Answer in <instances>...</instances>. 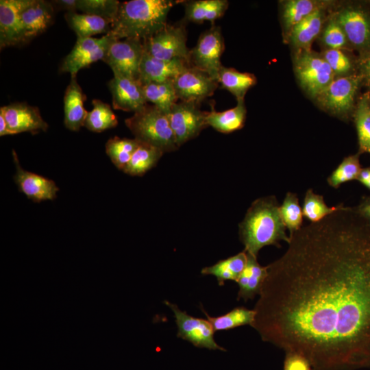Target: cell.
<instances>
[{"label": "cell", "mask_w": 370, "mask_h": 370, "mask_svg": "<svg viewBox=\"0 0 370 370\" xmlns=\"http://www.w3.org/2000/svg\"><path fill=\"white\" fill-rule=\"evenodd\" d=\"M267 267L251 325L312 370L370 368V227L343 206L295 232Z\"/></svg>", "instance_id": "6da1fadb"}, {"label": "cell", "mask_w": 370, "mask_h": 370, "mask_svg": "<svg viewBox=\"0 0 370 370\" xmlns=\"http://www.w3.org/2000/svg\"><path fill=\"white\" fill-rule=\"evenodd\" d=\"M239 236L247 254L258 258L265 246L280 247V243L290 241L282 219L280 206L274 196L255 200L239 224Z\"/></svg>", "instance_id": "7a4b0ae2"}, {"label": "cell", "mask_w": 370, "mask_h": 370, "mask_svg": "<svg viewBox=\"0 0 370 370\" xmlns=\"http://www.w3.org/2000/svg\"><path fill=\"white\" fill-rule=\"evenodd\" d=\"M180 2L174 0H131L121 2L108 34L118 40L147 39L167 24L170 10Z\"/></svg>", "instance_id": "3957f363"}, {"label": "cell", "mask_w": 370, "mask_h": 370, "mask_svg": "<svg viewBox=\"0 0 370 370\" xmlns=\"http://www.w3.org/2000/svg\"><path fill=\"white\" fill-rule=\"evenodd\" d=\"M135 138L161 149L164 153L178 148L169 116L153 105H145L125 119Z\"/></svg>", "instance_id": "277c9868"}, {"label": "cell", "mask_w": 370, "mask_h": 370, "mask_svg": "<svg viewBox=\"0 0 370 370\" xmlns=\"http://www.w3.org/2000/svg\"><path fill=\"white\" fill-rule=\"evenodd\" d=\"M294 69L303 88L316 98L334 79L335 75L321 55L310 50L297 49Z\"/></svg>", "instance_id": "5b68a950"}, {"label": "cell", "mask_w": 370, "mask_h": 370, "mask_svg": "<svg viewBox=\"0 0 370 370\" xmlns=\"http://www.w3.org/2000/svg\"><path fill=\"white\" fill-rule=\"evenodd\" d=\"M224 48L220 27L212 25L200 35L196 45L189 51L188 64L217 81L218 73L223 66L221 57Z\"/></svg>", "instance_id": "8992f818"}, {"label": "cell", "mask_w": 370, "mask_h": 370, "mask_svg": "<svg viewBox=\"0 0 370 370\" xmlns=\"http://www.w3.org/2000/svg\"><path fill=\"white\" fill-rule=\"evenodd\" d=\"M144 53L143 40L113 38L103 61L119 75L139 82V70Z\"/></svg>", "instance_id": "52a82bcc"}, {"label": "cell", "mask_w": 370, "mask_h": 370, "mask_svg": "<svg viewBox=\"0 0 370 370\" xmlns=\"http://www.w3.org/2000/svg\"><path fill=\"white\" fill-rule=\"evenodd\" d=\"M186 38L183 24H166L152 36L143 40L144 51L160 60L183 59L187 61L190 49L186 46Z\"/></svg>", "instance_id": "ba28073f"}, {"label": "cell", "mask_w": 370, "mask_h": 370, "mask_svg": "<svg viewBox=\"0 0 370 370\" xmlns=\"http://www.w3.org/2000/svg\"><path fill=\"white\" fill-rule=\"evenodd\" d=\"M166 304L173 312L177 327V336L192 343L199 348L211 350L226 351L214 341V331L207 319L193 317L180 310L175 304L164 300Z\"/></svg>", "instance_id": "9c48e42d"}, {"label": "cell", "mask_w": 370, "mask_h": 370, "mask_svg": "<svg viewBox=\"0 0 370 370\" xmlns=\"http://www.w3.org/2000/svg\"><path fill=\"white\" fill-rule=\"evenodd\" d=\"M362 80L361 75L334 78L316 99L319 104L330 113L345 116L352 109L354 97Z\"/></svg>", "instance_id": "30bf717a"}, {"label": "cell", "mask_w": 370, "mask_h": 370, "mask_svg": "<svg viewBox=\"0 0 370 370\" xmlns=\"http://www.w3.org/2000/svg\"><path fill=\"white\" fill-rule=\"evenodd\" d=\"M200 103L180 101L175 103L168 114L176 143L181 146L194 138L206 127L208 112L201 110Z\"/></svg>", "instance_id": "8fae6325"}, {"label": "cell", "mask_w": 370, "mask_h": 370, "mask_svg": "<svg viewBox=\"0 0 370 370\" xmlns=\"http://www.w3.org/2000/svg\"><path fill=\"white\" fill-rule=\"evenodd\" d=\"M113 38L109 34L101 38H77L72 50L64 58L60 71L74 76L79 70L103 60Z\"/></svg>", "instance_id": "7c38bea8"}, {"label": "cell", "mask_w": 370, "mask_h": 370, "mask_svg": "<svg viewBox=\"0 0 370 370\" xmlns=\"http://www.w3.org/2000/svg\"><path fill=\"white\" fill-rule=\"evenodd\" d=\"M218 82L206 73L189 66L173 79L176 95L181 101L200 103L212 96Z\"/></svg>", "instance_id": "4fadbf2b"}, {"label": "cell", "mask_w": 370, "mask_h": 370, "mask_svg": "<svg viewBox=\"0 0 370 370\" xmlns=\"http://www.w3.org/2000/svg\"><path fill=\"white\" fill-rule=\"evenodd\" d=\"M32 0L0 1V48L25 43L21 13Z\"/></svg>", "instance_id": "5bb4252c"}, {"label": "cell", "mask_w": 370, "mask_h": 370, "mask_svg": "<svg viewBox=\"0 0 370 370\" xmlns=\"http://www.w3.org/2000/svg\"><path fill=\"white\" fill-rule=\"evenodd\" d=\"M13 135L22 132L33 134L45 132L48 124L43 120L37 107L25 102H16L0 108Z\"/></svg>", "instance_id": "9a60e30c"}, {"label": "cell", "mask_w": 370, "mask_h": 370, "mask_svg": "<svg viewBox=\"0 0 370 370\" xmlns=\"http://www.w3.org/2000/svg\"><path fill=\"white\" fill-rule=\"evenodd\" d=\"M334 16L349 44L358 49L370 51V16L367 12L347 8Z\"/></svg>", "instance_id": "2e32d148"}, {"label": "cell", "mask_w": 370, "mask_h": 370, "mask_svg": "<svg viewBox=\"0 0 370 370\" xmlns=\"http://www.w3.org/2000/svg\"><path fill=\"white\" fill-rule=\"evenodd\" d=\"M108 86L112 95V106L115 110L134 113L147 104L143 85L138 81L114 75Z\"/></svg>", "instance_id": "e0dca14e"}, {"label": "cell", "mask_w": 370, "mask_h": 370, "mask_svg": "<svg viewBox=\"0 0 370 370\" xmlns=\"http://www.w3.org/2000/svg\"><path fill=\"white\" fill-rule=\"evenodd\" d=\"M12 155L16 169L14 180L19 190L34 202L53 200L59 190L56 183L42 175L24 170L20 165L14 150Z\"/></svg>", "instance_id": "ac0fdd59"}, {"label": "cell", "mask_w": 370, "mask_h": 370, "mask_svg": "<svg viewBox=\"0 0 370 370\" xmlns=\"http://www.w3.org/2000/svg\"><path fill=\"white\" fill-rule=\"evenodd\" d=\"M188 67L186 60H160L144 51L140 65L139 82L143 85L150 82L173 80Z\"/></svg>", "instance_id": "d6986e66"}, {"label": "cell", "mask_w": 370, "mask_h": 370, "mask_svg": "<svg viewBox=\"0 0 370 370\" xmlns=\"http://www.w3.org/2000/svg\"><path fill=\"white\" fill-rule=\"evenodd\" d=\"M55 8L51 1L32 0L21 13L26 42L44 33L52 24Z\"/></svg>", "instance_id": "ffe728a7"}, {"label": "cell", "mask_w": 370, "mask_h": 370, "mask_svg": "<svg viewBox=\"0 0 370 370\" xmlns=\"http://www.w3.org/2000/svg\"><path fill=\"white\" fill-rule=\"evenodd\" d=\"M86 95L78 84L76 75L71 76L64 96V123L71 131H78L84 125L88 112L84 107Z\"/></svg>", "instance_id": "44dd1931"}, {"label": "cell", "mask_w": 370, "mask_h": 370, "mask_svg": "<svg viewBox=\"0 0 370 370\" xmlns=\"http://www.w3.org/2000/svg\"><path fill=\"white\" fill-rule=\"evenodd\" d=\"M247 254L246 267L237 280L238 285V299L245 301L259 295L267 275V267L261 266L257 258Z\"/></svg>", "instance_id": "7402d4cb"}, {"label": "cell", "mask_w": 370, "mask_h": 370, "mask_svg": "<svg viewBox=\"0 0 370 370\" xmlns=\"http://www.w3.org/2000/svg\"><path fill=\"white\" fill-rule=\"evenodd\" d=\"M213 107L211 106V110L207 114L206 123L208 126L226 134L238 130L244 126L247 114L244 99L237 100L235 107L223 112H217Z\"/></svg>", "instance_id": "603a6c76"}, {"label": "cell", "mask_w": 370, "mask_h": 370, "mask_svg": "<svg viewBox=\"0 0 370 370\" xmlns=\"http://www.w3.org/2000/svg\"><path fill=\"white\" fill-rule=\"evenodd\" d=\"M184 3V21L197 23L208 21L212 25L224 15L229 5L226 0H195Z\"/></svg>", "instance_id": "cb8c5ba5"}, {"label": "cell", "mask_w": 370, "mask_h": 370, "mask_svg": "<svg viewBox=\"0 0 370 370\" xmlns=\"http://www.w3.org/2000/svg\"><path fill=\"white\" fill-rule=\"evenodd\" d=\"M323 21V10H319L297 24L289 32L290 42L297 49L310 50L319 35Z\"/></svg>", "instance_id": "d4e9b609"}, {"label": "cell", "mask_w": 370, "mask_h": 370, "mask_svg": "<svg viewBox=\"0 0 370 370\" xmlns=\"http://www.w3.org/2000/svg\"><path fill=\"white\" fill-rule=\"evenodd\" d=\"M64 18L68 25L77 38H91L99 34H108L112 21L95 15L84 13L66 12Z\"/></svg>", "instance_id": "484cf974"}, {"label": "cell", "mask_w": 370, "mask_h": 370, "mask_svg": "<svg viewBox=\"0 0 370 370\" xmlns=\"http://www.w3.org/2000/svg\"><path fill=\"white\" fill-rule=\"evenodd\" d=\"M329 1L314 0H289L284 3L282 20L285 30L291 29L307 16L319 10H324Z\"/></svg>", "instance_id": "4316f807"}, {"label": "cell", "mask_w": 370, "mask_h": 370, "mask_svg": "<svg viewBox=\"0 0 370 370\" xmlns=\"http://www.w3.org/2000/svg\"><path fill=\"white\" fill-rule=\"evenodd\" d=\"M247 262V252L243 251L226 259L219 260L212 266L203 268L201 273L203 275L214 276L219 285L223 286L227 280L237 282L246 267Z\"/></svg>", "instance_id": "83f0119b"}, {"label": "cell", "mask_w": 370, "mask_h": 370, "mask_svg": "<svg viewBox=\"0 0 370 370\" xmlns=\"http://www.w3.org/2000/svg\"><path fill=\"white\" fill-rule=\"evenodd\" d=\"M217 82L238 100L244 99L246 92L256 84L257 79L252 73H242L234 68L222 66L218 73Z\"/></svg>", "instance_id": "f1b7e54d"}, {"label": "cell", "mask_w": 370, "mask_h": 370, "mask_svg": "<svg viewBox=\"0 0 370 370\" xmlns=\"http://www.w3.org/2000/svg\"><path fill=\"white\" fill-rule=\"evenodd\" d=\"M163 153L161 149L140 142L123 171L132 176H141L156 166Z\"/></svg>", "instance_id": "f546056e"}, {"label": "cell", "mask_w": 370, "mask_h": 370, "mask_svg": "<svg viewBox=\"0 0 370 370\" xmlns=\"http://www.w3.org/2000/svg\"><path fill=\"white\" fill-rule=\"evenodd\" d=\"M147 102H151L161 111L169 114L172 106L177 102L173 80L150 82L143 85Z\"/></svg>", "instance_id": "4dcf8cb0"}, {"label": "cell", "mask_w": 370, "mask_h": 370, "mask_svg": "<svg viewBox=\"0 0 370 370\" xmlns=\"http://www.w3.org/2000/svg\"><path fill=\"white\" fill-rule=\"evenodd\" d=\"M201 308L214 332L230 330L245 325H251L256 314L254 309L238 306L223 315L211 317L203 307Z\"/></svg>", "instance_id": "1f68e13d"}, {"label": "cell", "mask_w": 370, "mask_h": 370, "mask_svg": "<svg viewBox=\"0 0 370 370\" xmlns=\"http://www.w3.org/2000/svg\"><path fill=\"white\" fill-rule=\"evenodd\" d=\"M93 108L88 112L84 127L94 132H102L115 127L118 120L110 106L99 99L92 101Z\"/></svg>", "instance_id": "d6a6232c"}, {"label": "cell", "mask_w": 370, "mask_h": 370, "mask_svg": "<svg viewBox=\"0 0 370 370\" xmlns=\"http://www.w3.org/2000/svg\"><path fill=\"white\" fill-rule=\"evenodd\" d=\"M140 143V141L136 138H121L114 136L107 141L106 152L115 166L123 171Z\"/></svg>", "instance_id": "836d02e7"}, {"label": "cell", "mask_w": 370, "mask_h": 370, "mask_svg": "<svg viewBox=\"0 0 370 370\" xmlns=\"http://www.w3.org/2000/svg\"><path fill=\"white\" fill-rule=\"evenodd\" d=\"M360 152L370 153V93L366 92L360 99L354 112Z\"/></svg>", "instance_id": "e575fe53"}, {"label": "cell", "mask_w": 370, "mask_h": 370, "mask_svg": "<svg viewBox=\"0 0 370 370\" xmlns=\"http://www.w3.org/2000/svg\"><path fill=\"white\" fill-rule=\"evenodd\" d=\"M343 206H328L322 195L315 193L312 189H308L304 198L302 211L304 217L311 223H317L338 211Z\"/></svg>", "instance_id": "d590c367"}, {"label": "cell", "mask_w": 370, "mask_h": 370, "mask_svg": "<svg viewBox=\"0 0 370 370\" xmlns=\"http://www.w3.org/2000/svg\"><path fill=\"white\" fill-rule=\"evenodd\" d=\"M280 212L286 230L289 232V237L302 227L303 211L297 194L288 192L282 204L280 206Z\"/></svg>", "instance_id": "8d00e7d4"}, {"label": "cell", "mask_w": 370, "mask_h": 370, "mask_svg": "<svg viewBox=\"0 0 370 370\" xmlns=\"http://www.w3.org/2000/svg\"><path fill=\"white\" fill-rule=\"evenodd\" d=\"M362 168L359 161V154L345 158L328 178V184L338 188L342 184L357 180Z\"/></svg>", "instance_id": "74e56055"}, {"label": "cell", "mask_w": 370, "mask_h": 370, "mask_svg": "<svg viewBox=\"0 0 370 370\" xmlns=\"http://www.w3.org/2000/svg\"><path fill=\"white\" fill-rule=\"evenodd\" d=\"M120 3L116 0H77V10L114 21Z\"/></svg>", "instance_id": "f35d334b"}, {"label": "cell", "mask_w": 370, "mask_h": 370, "mask_svg": "<svg viewBox=\"0 0 370 370\" xmlns=\"http://www.w3.org/2000/svg\"><path fill=\"white\" fill-rule=\"evenodd\" d=\"M321 40L328 49L343 50L347 48V37L335 16L325 27Z\"/></svg>", "instance_id": "ab89813d"}, {"label": "cell", "mask_w": 370, "mask_h": 370, "mask_svg": "<svg viewBox=\"0 0 370 370\" xmlns=\"http://www.w3.org/2000/svg\"><path fill=\"white\" fill-rule=\"evenodd\" d=\"M321 56L328 62L335 75L343 76L352 69L349 59L342 50L327 49Z\"/></svg>", "instance_id": "60d3db41"}, {"label": "cell", "mask_w": 370, "mask_h": 370, "mask_svg": "<svg viewBox=\"0 0 370 370\" xmlns=\"http://www.w3.org/2000/svg\"><path fill=\"white\" fill-rule=\"evenodd\" d=\"M283 370H312L308 360L295 352H285Z\"/></svg>", "instance_id": "b9f144b4"}, {"label": "cell", "mask_w": 370, "mask_h": 370, "mask_svg": "<svg viewBox=\"0 0 370 370\" xmlns=\"http://www.w3.org/2000/svg\"><path fill=\"white\" fill-rule=\"evenodd\" d=\"M354 210L370 227V197L363 199Z\"/></svg>", "instance_id": "7bdbcfd3"}, {"label": "cell", "mask_w": 370, "mask_h": 370, "mask_svg": "<svg viewBox=\"0 0 370 370\" xmlns=\"http://www.w3.org/2000/svg\"><path fill=\"white\" fill-rule=\"evenodd\" d=\"M55 9L66 10V12H76L77 0H55L51 1Z\"/></svg>", "instance_id": "ee69618b"}, {"label": "cell", "mask_w": 370, "mask_h": 370, "mask_svg": "<svg viewBox=\"0 0 370 370\" xmlns=\"http://www.w3.org/2000/svg\"><path fill=\"white\" fill-rule=\"evenodd\" d=\"M361 66V76L367 84L370 86V51L367 55L363 58L360 63Z\"/></svg>", "instance_id": "f6af8a7d"}, {"label": "cell", "mask_w": 370, "mask_h": 370, "mask_svg": "<svg viewBox=\"0 0 370 370\" xmlns=\"http://www.w3.org/2000/svg\"><path fill=\"white\" fill-rule=\"evenodd\" d=\"M357 180L370 190V167L362 168Z\"/></svg>", "instance_id": "bcb514c9"}, {"label": "cell", "mask_w": 370, "mask_h": 370, "mask_svg": "<svg viewBox=\"0 0 370 370\" xmlns=\"http://www.w3.org/2000/svg\"><path fill=\"white\" fill-rule=\"evenodd\" d=\"M6 135H13V134L8 127L3 113L0 112V136Z\"/></svg>", "instance_id": "7dc6e473"}]
</instances>
